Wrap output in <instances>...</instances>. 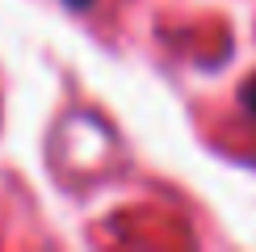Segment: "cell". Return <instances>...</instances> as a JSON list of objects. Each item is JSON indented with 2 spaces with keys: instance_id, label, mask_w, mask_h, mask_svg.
Returning <instances> with one entry per match:
<instances>
[{
  "instance_id": "6da1fadb",
  "label": "cell",
  "mask_w": 256,
  "mask_h": 252,
  "mask_svg": "<svg viewBox=\"0 0 256 252\" xmlns=\"http://www.w3.org/2000/svg\"><path fill=\"white\" fill-rule=\"evenodd\" d=\"M244 105H248V110H252V118H256V80L248 84V92H244Z\"/></svg>"
},
{
  "instance_id": "7a4b0ae2",
  "label": "cell",
  "mask_w": 256,
  "mask_h": 252,
  "mask_svg": "<svg viewBox=\"0 0 256 252\" xmlns=\"http://www.w3.org/2000/svg\"><path fill=\"white\" fill-rule=\"evenodd\" d=\"M72 4H76V8H84V4H88V0H72Z\"/></svg>"
}]
</instances>
